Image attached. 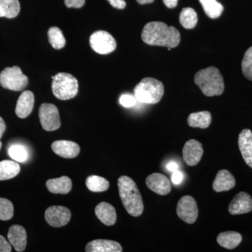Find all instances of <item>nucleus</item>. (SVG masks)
Here are the masks:
<instances>
[{"instance_id":"1","label":"nucleus","mask_w":252,"mask_h":252,"mask_svg":"<svg viewBox=\"0 0 252 252\" xmlns=\"http://www.w3.org/2000/svg\"><path fill=\"white\" fill-rule=\"evenodd\" d=\"M142 39L151 46L167 47L168 50L177 47L180 43V33L177 28L167 26L162 22L146 24L142 32Z\"/></svg>"},{"instance_id":"2","label":"nucleus","mask_w":252,"mask_h":252,"mask_svg":"<svg viewBox=\"0 0 252 252\" xmlns=\"http://www.w3.org/2000/svg\"><path fill=\"white\" fill-rule=\"evenodd\" d=\"M119 195L126 211L132 217H139L144 211V203L138 187L132 179L122 176L118 180Z\"/></svg>"},{"instance_id":"3","label":"nucleus","mask_w":252,"mask_h":252,"mask_svg":"<svg viewBox=\"0 0 252 252\" xmlns=\"http://www.w3.org/2000/svg\"><path fill=\"white\" fill-rule=\"evenodd\" d=\"M195 84L207 97L220 95L224 91L223 77L217 68L210 67L201 69L194 77Z\"/></svg>"},{"instance_id":"4","label":"nucleus","mask_w":252,"mask_h":252,"mask_svg":"<svg viewBox=\"0 0 252 252\" xmlns=\"http://www.w3.org/2000/svg\"><path fill=\"white\" fill-rule=\"evenodd\" d=\"M163 94V84L154 78H144L134 89V95L141 103L157 104Z\"/></svg>"},{"instance_id":"5","label":"nucleus","mask_w":252,"mask_h":252,"mask_svg":"<svg viewBox=\"0 0 252 252\" xmlns=\"http://www.w3.org/2000/svg\"><path fill=\"white\" fill-rule=\"evenodd\" d=\"M52 91L55 97L67 100L76 97L79 91L78 80L69 73H58L52 77Z\"/></svg>"},{"instance_id":"6","label":"nucleus","mask_w":252,"mask_h":252,"mask_svg":"<svg viewBox=\"0 0 252 252\" xmlns=\"http://www.w3.org/2000/svg\"><path fill=\"white\" fill-rule=\"evenodd\" d=\"M28 84V78L18 66L5 68L0 74V85L4 89L21 91Z\"/></svg>"},{"instance_id":"7","label":"nucleus","mask_w":252,"mask_h":252,"mask_svg":"<svg viewBox=\"0 0 252 252\" xmlns=\"http://www.w3.org/2000/svg\"><path fill=\"white\" fill-rule=\"evenodd\" d=\"M91 48L94 52L101 55L111 54L117 48V41L107 32H94L90 37Z\"/></svg>"},{"instance_id":"8","label":"nucleus","mask_w":252,"mask_h":252,"mask_svg":"<svg viewBox=\"0 0 252 252\" xmlns=\"http://www.w3.org/2000/svg\"><path fill=\"white\" fill-rule=\"evenodd\" d=\"M39 117L43 129L54 131L61 127L59 109L53 104L44 103L39 107Z\"/></svg>"},{"instance_id":"9","label":"nucleus","mask_w":252,"mask_h":252,"mask_svg":"<svg viewBox=\"0 0 252 252\" xmlns=\"http://www.w3.org/2000/svg\"><path fill=\"white\" fill-rule=\"evenodd\" d=\"M177 213L186 223L189 224L195 223L198 216V205L195 199L190 195L182 197L177 204Z\"/></svg>"},{"instance_id":"10","label":"nucleus","mask_w":252,"mask_h":252,"mask_svg":"<svg viewBox=\"0 0 252 252\" xmlns=\"http://www.w3.org/2000/svg\"><path fill=\"white\" fill-rule=\"evenodd\" d=\"M71 212L67 207L51 206L45 212V220L51 226L59 228L67 225L71 219Z\"/></svg>"},{"instance_id":"11","label":"nucleus","mask_w":252,"mask_h":252,"mask_svg":"<svg viewBox=\"0 0 252 252\" xmlns=\"http://www.w3.org/2000/svg\"><path fill=\"white\" fill-rule=\"evenodd\" d=\"M183 158L189 166L198 165L203 154V145L195 140L187 141L183 148Z\"/></svg>"},{"instance_id":"12","label":"nucleus","mask_w":252,"mask_h":252,"mask_svg":"<svg viewBox=\"0 0 252 252\" xmlns=\"http://www.w3.org/2000/svg\"><path fill=\"white\" fill-rule=\"evenodd\" d=\"M146 185L150 190L158 195H167L171 191V184L166 176L162 174L153 173L148 176Z\"/></svg>"},{"instance_id":"13","label":"nucleus","mask_w":252,"mask_h":252,"mask_svg":"<svg viewBox=\"0 0 252 252\" xmlns=\"http://www.w3.org/2000/svg\"><path fill=\"white\" fill-rule=\"evenodd\" d=\"M252 211V198L245 192L237 194L228 207V212L232 215H243Z\"/></svg>"},{"instance_id":"14","label":"nucleus","mask_w":252,"mask_h":252,"mask_svg":"<svg viewBox=\"0 0 252 252\" xmlns=\"http://www.w3.org/2000/svg\"><path fill=\"white\" fill-rule=\"evenodd\" d=\"M51 149L55 154L64 158H74L80 152V147L72 141H56L51 145Z\"/></svg>"},{"instance_id":"15","label":"nucleus","mask_w":252,"mask_h":252,"mask_svg":"<svg viewBox=\"0 0 252 252\" xmlns=\"http://www.w3.org/2000/svg\"><path fill=\"white\" fill-rule=\"evenodd\" d=\"M7 238L9 243L14 247L16 251L18 252L25 251L27 245V233L23 226L14 225L10 227Z\"/></svg>"},{"instance_id":"16","label":"nucleus","mask_w":252,"mask_h":252,"mask_svg":"<svg viewBox=\"0 0 252 252\" xmlns=\"http://www.w3.org/2000/svg\"><path fill=\"white\" fill-rule=\"evenodd\" d=\"M239 149L247 165L252 168V132L249 129L242 130L239 135Z\"/></svg>"},{"instance_id":"17","label":"nucleus","mask_w":252,"mask_h":252,"mask_svg":"<svg viewBox=\"0 0 252 252\" xmlns=\"http://www.w3.org/2000/svg\"><path fill=\"white\" fill-rule=\"evenodd\" d=\"M34 95L32 92L26 91L20 95L16 107V114L21 119L27 118L34 107Z\"/></svg>"},{"instance_id":"18","label":"nucleus","mask_w":252,"mask_h":252,"mask_svg":"<svg viewBox=\"0 0 252 252\" xmlns=\"http://www.w3.org/2000/svg\"><path fill=\"white\" fill-rule=\"evenodd\" d=\"M87 252H122V245L117 242L109 240H94L87 244L86 247Z\"/></svg>"},{"instance_id":"19","label":"nucleus","mask_w":252,"mask_h":252,"mask_svg":"<svg viewBox=\"0 0 252 252\" xmlns=\"http://www.w3.org/2000/svg\"><path fill=\"white\" fill-rule=\"evenodd\" d=\"M96 216L98 220L107 226L115 224L117 221V212L111 204L102 202L99 203L94 209Z\"/></svg>"},{"instance_id":"20","label":"nucleus","mask_w":252,"mask_h":252,"mask_svg":"<svg viewBox=\"0 0 252 252\" xmlns=\"http://www.w3.org/2000/svg\"><path fill=\"white\" fill-rule=\"evenodd\" d=\"M235 184V177L229 171L226 170H220L214 181L212 188L216 192L228 191L234 188Z\"/></svg>"},{"instance_id":"21","label":"nucleus","mask_w":252,"mask_h":252,"mask_svg":"<svg viewBox=\"0 0 252 252\" xmlns=\"http://www.w3.org/2000/svg\"><path fill=\"white\" fill-rule=\"evenodd\" d=\"M46 185L48 190L54 194H67L70 192L72 188V180L66 176L49 180L46 182Z\"/></svg>"},{"instance_id":"22","label":"nucleus","mask_w":252,"mask_h":252,"mask_svg":"<svg viewBox=\"0 0 252 252\" xmlns=\"http://www.w3.org/2000/svg\"><path fill=\"white\" fill-rule=\"evenodd\" d=\"M217 243L222 248L227 250H233L241 243L243 237L235 231H225L220 233L217 238Z\"/></svg>"},{"instance_id":"23","label":"nucleus","mask_w":252,"mask_h":252,"mask_svg":"<svg viewBox=\"0 0 252 252\" xmlns=\"http://www.w3.org/2000/svg\"><path fill=\"white\" fill-rule=\"evenodd\" d=\"M212 123V115L207 111L192 113L188 117V124L192 127L207 128Z\"/></svg>"},{"instance_id":"24","label":"nucleus","mask_w":252,"mask_h":252,"mask_svg":"<svg viewBox=\"0 0 252 252\" xmlns=\"http://www.w3.org/2000/svg\"><path fill=\"white\" fill-rule=\"evenodd\" d=\"M21 167L19 164L13 160H3L0 162V181L14 178L19 174Z\"/></svg>"},{"instance_id":"25","label":"nucleus","mask_w":252,"mask_h":252,"mask_svg":"<svg viewBox=\"0 0 252 252\" xmlns=\"http://www.w3.org/2000/svg\"><path fill=\"white\" fill-rule=\"evenodd\" d=\"M21 10L18 0H0V18H14Z\"/></svg>"},{"instance_id":"26","label":"nucleus","mask_w":252,"mask_h":252,"mask_svg":"<svg viewBox=\"0 0 252 252\" xmlns=\"http://www.w3.org/2000/svg\"><path fill=\"white\" fill-rule=\"evenodd\" d=\"M86 185L89 190L94 193L106 191L109 187L108 180L97 175L89 176L86 179Z\"/></svg>"},{"instance_id":"27","label":"nucleus","mask_w":252,"mask_h":252,"mask_svg":"<svg viewBox=\"0 0 252 252\" xmlns=\"http://www.w3.org/2000/svg\"><path fill=\"white\" fill-rule=\"evenodd\" d=\"M180 22L186 29H193L198 23L197 13L192 8H185L181 11Z\"/></svg>"},{"instance_id":"28","label":"nucleus","mask_w":252,"mask_h":252,"mask_svg":"<svg viewBox=\"0 0 252 252\" xmlns=\"http://www.w3.org/2000/svg\"><path fill=\"white\" fill-rule=\"evenodd\" d=\"M204 11L207 16L210 18L220 17L223 11V6L217 0H199Z\"/></svg>"},{"instance_id":"29","label":"nucleus","mask_w":252,"mask_h":252,"mask_svg":"<svg viewBox=\"0 0 252 252\" xmlns=\"http://www.w3.org/2000/svg\"><path fill=\"white\" fill-rule=\"evenodd\" d=\"M49 41L55 49H61L66 44L65 38L63 35L62 31L57 27H51L48 31Z\"/></svg>"},{"instance_id":"30","label":"nucleus","mask_w":252,"mask_h":252,"mask_svg":"<svg viewBox=\"0 0 252 252\" xmlns=\"http://www.w3.org/2000/svg\"><path fill=\"white\" fill-rule=\"evenodd\" d=\"M9 157L16 162H25L28 158L27 149L21 144H14L9 149Z\"/></svg>"},{"instance_id":"31","label":"nucleus","mask_w":252,"mask_h":252,"mask_svg":"<svg viewBox=\"0 0 252 252\" xmlns=\"http://www.w3.org/2000/svg\"><path fill=\"white\" fill-rule=\"evenodd\" d=\"M14 205L10 200L0 198V220H8L14 216Z\"/></svg>"},{"instance_id":"32","label":"nucleus","mask_w":252,"mask_h":252,"mask_svg":"<svg viewBox=\"0 0 252 252\" xmlns=\"http://www.w3.org/2000/svg\"><path fill=\"white\" fill-rule=\"evenodd\" d=\"M242 70L245 77L252 81V46L245 52L242 61Z\"/></svg>"},{"instance_id":"33","label":"nucleus","mask_w":252,"mask_h":252,"mask_svg":"<svg viewBox=\"0 0 252 252\" xmlns=\"http://www.w3.org/2000/svg\"><path fill=\"white\" fill-rule=\"evenodd\" d=\"M137 99L135 98V95L131 94H122L119 99V102L122 104L123 107L129 108V107H134L137 104Z\"/></svg>"},{"instance_id":"34","label":"nucleus","mask_w":252,"mask_h":252,"mask_svg":"<svg viewBox=\"0 0 252 252\" xmlns=\"http://www.w3.org/2000/svg\"><path fill=\"white\" fill-rule=\"evenodd\" d=\"M64 4L68 8L79 9L85 4V0H64Z\"/></svg>"},{"instance_id":"35","label":"nucleus","mask_w":252,"mask_h":252,"mask_svg":"<svg viewBox=\"0 0 252 252\" xmlns=\"http://www.w3.org/2000/svg\"><path fill=\"white\" fill-rule=\"evenodd\" d=\"M11 245L2 235H0V252H11Z\"/></svg>"},{"instance_id":"36","label":"nucleus","mask_w":252,"mask_h":252,"mask_svg":"<svg viewBox=\"0 0 252 252\" xmlns=\"http://www.w3.org/2000/svg\"><path fill=\"white\" fill-rule=\"evenodd\" d=\"M184 180V175L182 172L177 171L174 172L172 176V181L175 185H180L182 183V181Z\"/></svg>"},{"instance_id":"37","label":"nucleus","mask_w":252,"mask_h":252,"mask_svg":"<svg viewBox=\"0 0 252 252\" xmlns=\"http://www.w3.org/2000/svg\"><path fill=\"white\" fill-rule=\"evenodd\" d=\"M113 7L118 9H124L126 7L125 0H107Z\"/></svg>"},{"instance_id":"38","label":"nucleus","mask_w":252,"mask_h":252,"mask_svg":"<svg viewBox=\"0 0 252 252\" xmlns=\"http://www.w3.org/2000/svg\"><path fill=\"white\" fill-rule=\"evenodd\" d=\"M178 163H177V162H176L175 161L170 162L167 165V169L170 172H174L177 171V170H178Z\"/></svg>"},{"instance_id":"39","label":"nucleus","mask_w":252,"mask_h":252,"mask_svg":"<svg viewBox=\"0 0 252 252\" xmlns=\"http://www.w3.org/2000/svg\"><path fill=\"white\" fill-rule=\"evenodd\" d=\"M162 1H163L164 4L170 9L176 7L178 3V0H162Z\"/></svg>"},{"instance_id":"40","label":"nucleus","mask_w":252,"mask_h":252,"mask_svg":"<svg viewBox=\"0 0 252 252\" xmlns=\"http://www.w3.org/2000/svg\"><path fill=\"white\" fill-rule=\"evenodd\" d=\"M5 130H6V125H5V123L4 120H3L2 118L0 117V139L2 137V135L5 132Z\"/></svg>"},{"instance_id":"41","label":"nucleus","mask_w":252,"mask_h":252,"mask_svg":"<svg viewBox=\"0 0 252 252\" xmlns=\"http://www.w3.org/2000/svg\"><path fill=\"white\" fill-rule=\"evenodd\" d=\"M139 4H150V3L153 2L154 0H136Z\"/></svg>"},{"instance_id":"42","label":"nucleus","mask_w":252,"mask_h":252,"mask_svg":"<svg viewBox=\"0 0 252 252\" xmlns=\"http://www.w3.org/2000/svg\"><path fill=\"white\" fill-rule=\"evenodd\" d=\"M1 146H2V143H1V142H0V149L1 148Z\"/></svg>"}]
</instances>
